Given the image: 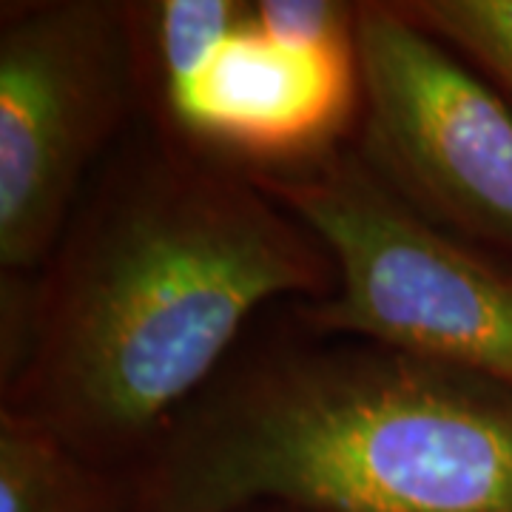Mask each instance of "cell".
I'll return each instance as SVG.
<instances>
[{"instance_id": "cell-1", "label": "cell", "mask_w": 512, "mask_h": 512, "mask_svg": "<svg viewBox=\"0 0 512 512\" xmlns=\"http://www.w3.org/2000/svg\"><path fill=\"white\" fill-rule=\"evenodd\" d=\"M325 245L234 165L134 128L37 276V322L0 410L123 473L217 379L262 308L325 299Z\"/></svg>"}, {"instance_id": "cell-2", "label": "cell", "mask_w": 512, "mask_h": 512, "mask_svg": "<svg viewBox=\"0 0 512 512\" xmlns=\"http://www.w3.org/2000/svg\"><path fill=\"white\" fill-rule=\"evenodd\" d=\"M123 478L126 512H512V390L288 313Z\"/></svg>"}, {"instance_id": "cell-3", "label": "cell", "mask_w": 512, "mask_h": 512, "mask_svg": "<svg viewBox=\"0 0 512 512\" xmlns=\"http://www.w3.org/2000/svg\"><path fill=\"white\" fill-rule=\"evenodd\" d=\"M325 245L336 285L288 305L302 328L456 367L512 390V262L419 217L342 146L248 174Z\"/></svg>"}, {"instance_id": "cell-4", "label": "cell", "mask_w": 512, "mask_h": 512, "mask_svg": "<svg viewBox=\"0 0 512 512\" xmlns=\"http://www.w3.org/2000/svg\"><path fill=\"white\" fill-rule=\"evenodd\" d=\"M140 117L128 3H3L0 271L46 268L92 177Z\"/></svg>"}, {"instance_id": "cell-5", "label": "cell", "mask_w": 512, "mask_h": 512, "mask_svg": "<svg viewBox=\"0 0 512 512\" xmlns=\"http://www.w3.org/2000/svg\"><path fill=\"white\" fill-rule=\"evenodd\" d=\"M362 163L419 217L512 262V103L393 0L356 3Z\"/></svg>"}, {"instance_id": "cell-6", "label": "cell", "mask_w": 512, "mask_h": 512, "mask_svg": "<svg viewBox=\"0 0 512 512\" xmlns=\"http://www.w3.org/2000/svg\"><path fill=\"white\" fill-rule=\"evenodd\" d=\"M362 89L356 35L296 43L274 35L254 3L168 89L143 120L202 154L245 171H279L353 143Z\"/></svg>"}, {"instance_id": "cell-7", "label": "cell", "mask_w": 512, "mask_h": 512, "mask_svg": "<svg viewBox=\"0 0 512 512\" xmlns=\"http://www.w3.org/2000/svg\"><path fill=\"white\" fill-rule=\"evenodd\" d=\"M123 473L106 470L49 427L0 410V512H126Z\"/></svg>"}, {"instance_id": "cell-8", "label": "cell", "mask_w": 512, "mask_h": 512, "mask_svg": "<svg viewBox=\"0 0 512 512\" xmlns=\"http://www.w3.org/2000/svg\"><path fill=\"white\" fill-rule=\"evenodd\" d=\"M421 29L467 57L512 103V0H393Z\"/></svg>"}, {"instance_id": "cell-9", "label": "cell", "mask_w": 512, "mask_h": 512, "mask_svg": "<svg viewBox=\"0 0 512 512\" xmlns=\"http://www.w3.org/2000/svg\"><path fill=\"white\" fill-rule=\"evenodd\" d=\"M245 512H291V510H282V507H254V510H245Z\"/></svg>"}]
</instances>
